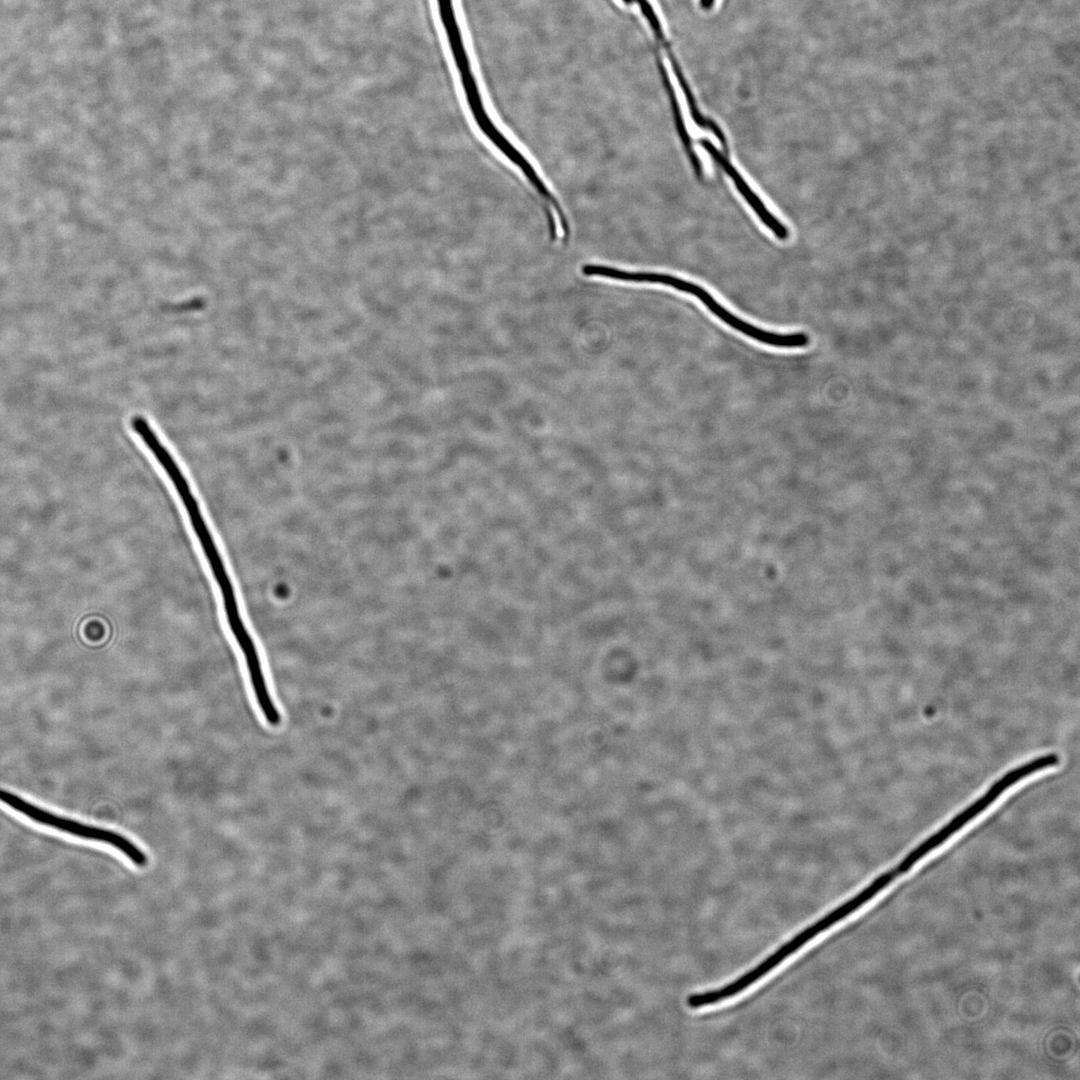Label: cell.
Masks as SVG:
<instances>
[{
	"label": "cell",
	"mask_w": 1080,
	"mask_h": 1080,
	"mask_svg": "<svg viewBox=\"0 0 1080 1080\" xmlns=\"http://www.w3.org/2000/svg\"><path fill=\"white\" fill-rule=\"evenodd\" d=\"M1059 762L1060 757L1057 753H1048L1031 759L1006 772L990 786L985 794L980 796L976 801L952 818L945 826L910 851L896 867L899 874L902 875L908 872L920 859L939 847L968 822L986 810L1006 789L1033 773L1058 765Z\"/></svg>",
	"instance_id": "1"
},
{
	"label": "cell",
	"mask_w": 1080,
	"mask_h": 1080,
	"mask_svg": "<svg viewBox=\"0 0 1080 1080\" xmlns=\"http://www.w3.org/2000/svg\"><path fill=\"white\" fill-rule=\"evenodd\" d=\"M654 283L675 288L696 297L720 321L739 333L762 344L777 348H801L809 344V336L803 332L777 333L750 324L721 305L707 290L684 279L656 273Z\"/></svg>",
	"instance_id": "2"
},
{
	"label": "cell",
	"mask_w": 1080,
	"mask_h": 1080,
	"mask_svg": "<svg viewBox=\"0 0 1080 1080\" xmlns=\"http://www.w3.org/2000/svg\"><path fill=\"white\" fill-rule=\"evenodd\" d=\"M699 144L708 152L712 159L722 168V170L732 179L736 188L740 194L745 198L746 202L754 210L757 216L762 222L781 240H785L788 237L787 228L775 218L772 213L765 207L761 199L754 193L749 187L747 182L734 168L725 155H723L709 140L700 139Z\"/></svg>",
	"instance_id": "3"
},
{
	"label": "cell",
	"mask_w": 1080,
	"mask_h": 1080,
	"mask_svg": "<svg viewBox=\"0 0 1080 1080\" xmlns=\"http://www.w3.org/2000/svg\"><path fill=\"white\" fill-rule=\"evenodd\" d=\"M714 0H700L702 7L709 9Z\"/></svg>",
	"instance_id": "4"
},
{
	"label": "cell",
	"mask_w": 1080,
	"mask_h": 1080,
	"mask_svg": "<svg viewBox=\"0 0 1080 1080\" xmlns=\"http://www.w3.org/2000/svg\"><path fill=\"white\" fill-rule=\"evenodd\" d=\"M625 4H632L634 0H623Z\"/></svg>",
	"instance_id": "5"
}]
</instances>
